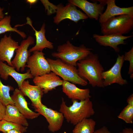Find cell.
Here are the masks:
<instances>
[{
	"label": "cell",
	"mask_w": 133,
	"mask_h": 133,
	"mask_svg": "<svg viewBox=\"0 0 133 133\" xmlns=\"http://www.w3.org/2000/svg\"><path fill=\"white\" fill-rule=\"evenodd\" d=\"M80 76L89 82L94 87L104 88L101 74L104 69L100 64L98 55L91 52L84 59L77 63Z\"/></svg>",
	"instance_id": "1"
},
{
	"label": "cell",
	"mask_w": 133,
	"mask_h": 133,
	"mask_svg": "<svg viewBox=\"0 0 133 133\" xmlns=\"http://www.w3.org/2000/svg\"><path fill=\"white\" fill-rule=\"evenodd\" d=\"M72 104L68 106L62 98L59 110L67 122L75 125L94 114L93 104L90 98L80 101L76 100H72Z\"/></svg>",
	"instance_id": "2"
},
{
	"label": "cell",
	"mask_w": 133,
	"mask_h": 133,
	"mask_svg": "<svg viewBox=\"0 0 133 133\" xmlns=\"http://www.w3.org/2000/svg\"><path fill=\"white\" fill-rule=\"evenodd\" d=\"M92 50L83 44L79 47L74 46L67 40L66 43L59 45L57 52L52 53L51 55L54 57L76 67L77 62L86 57L91 52Z\"/></svg>",
	"instance_id": "3"
},
{
	"label": "cell",
	"mask_w": 133,
	"mask_h": 133,
	"mask_svg": "<svg viewBox=\"0 0 133 133\" xmlns=\"http://www.w3.org/2000/svg\"><path fill=\"white\" fill-rule=\"evenodd\" d=\"M46 59L50 65L51 71L61 77L63 81L83 86L87 85V81L80 76L76 67L59 59H53L47 58Z\"/></svg>",
	"instance_id": "4"
},
{
	"label": "cell",
	"mask_w": 133,
	"mask_h": 133,
	"mask_svg": "<svg viewBox=\"0 0 133 133\" xmlns=\"http://www.w3.org/2000/svg\"><path fill=\"white\" fill-rule=\"evenodd\" d=\"M101 33L103 35H123L128 33L133 28V16L124 14L112 17L100 23Z\"/></svg>",
	"instance_id": "5"
},
{
	"label": "cell",
	"mask_w": 133,
	"mask_h": 133,
	"mask_svg": "<svg viewBox=\"0 0 133 133\" xmlns=\"http://www.w3.org/2000/svg\"><path fill=\"white\" fill-rule=\"evenodd\" d=\"M42 51H34L29 57L26 66L29 68L33 77L40 76L51 72L49 64Z\"/></svg>",
	"instance_id": "6"
},
{
	"label": "cell",
	"mask_w": 133,
	"mask_h": 133,
	"mask_svg": "<svg viewBox=\"0 0 133 133\" xmlns=\"http://www.w3.org/2000/svg\"><path fill=\"white\" fill-rule=\"evenodd\" d=\"M57 6L56 14L53 17V22L57 24L66 19L77 23L80 20L88 18L85 14L78 10L76 6L69 2L65 6L62 3Z\"/></svg>",
	"instance_id": "7"
},
{
	"label": "cell",
	"mask_w": 133,
	"mask_h": 133,
	"mask_svg": "<svg viewBox=\"0 0 133 133\" xmlns=\"http://www.w3.org/2000/svg\"><path fill=\"white\" fill-rule=\"evenodd\" d=\"M34 43V38L29 36L21 42L16 50V55L12 60L11 63L17 72L20 71L22 72L24 70L28 58L31 56V53L28 50V48Z\"/></svg>",
	"instance_id": "8"
},
{
	"label": "cell",
	"mask_w": 133,
	"mask_h": 133,
	"mask_svg": "<svg viewBox=\"0 0 133 133\" xmlns=\"http://www.w3.org/2000/svg\"><path fill=\"white\" fill-rule=\"evenodd\" d=\"M123 57V55L118 54L116 62L112 67L102 72L101 77L104 87L114 83L122 85L127 83V81L123 79L121 74V69L124 61Z\"/></svg>",
	"instance_id": "9"
},
{
	"label": "cell",
	"mask_w": 133,
	"mask_h": 133,
	"mask_svg": "<svg viewBox=\"0 0 133 133\" xmlns=\"http://www.w3.org/2000/svg\"><path fill=\"white\" fill-rule=\"evenodd\" d=\"M35 109L36 112L46 119L49 123L48 128L49 131L54 133L61 129L64 118L62 113L48 108L42 103Z\"/></svg>",
	"instance_id": "10"
},
{
	"label": "cell",
	"mask_w": 133,
	"mask_h": 133,
	"mask_svg": "<svg viewBox=\"0 0 133 133\" xmlns=\"http://www.w3.org/2000/svg\"><path fill=\"white\" fill-rule=\"evenodd\" d=\"M96 2H90L86 0H69L68 2L77 6L83 10L88 18L98 20L100 15L103 13L104 6L106 5L105 0H98Z\"/></svg>",
	"instance_id": "11"
},
{
	"label": "cell",
	"mask_w": 133,
	"mask_h": 133,
	"mask_svg": "<svg viewBox=\"0 0 133 133\" xmlns=\"http://www.w3.org/2000/svg\"><path fill=\"white\" fill-rule=\"evenodd\" d=\"M33 81L35 85L42 88L44 93L46 94L55 89L57 87L62 85L63 80L51 71L49 73L34 77Z\"/></svg>",
	"instance_id": "12"
},
{
	"label": "cell",
	"mask_w": 133,
	"mask_h": 133,
	"mask_svg": "<svg viewBox=\"0 0 133 133\" xmlns=\"http://www.w3.org/2000/svg\"><path fill=\"white\" fill-rule=\"evenodd\" d=\"M19 46L18 42L10 35L5 34L0 40V61L6 62L8 65L12 66L11 63L15 51Z\"/></svg>",
	"instance_id": "13"
},
{
	"label": "cell",
	"mask_w": 133,
	"mask_h": 133,
	"mask_svg": "<svg viewBox=\"0 0 133 133\" xmlns=\"http://www.w3.org/2000/svg\"><path fill=\"white\" fill-rule=\"evenodd\" d=\"M9 76L12 77L17 83L18 89H20L23 82L28 79L34 77L28 69L25 73L17 72L13 66H11L0 61V77L5 80H7Z\"/></svg>",
	"instance_id": "14"
},
{
	"label": "cell",
	"mask_w": 133,
	"mask_h": 133,
	"mask_svg": "<svg viewBox=\"0 0 133 133\" xmlns=\"http://www.w3.org/2000/svg\"><path fill=\"white\" fill-rule=\"evenodd\" d=\"M24 96L20 90L16 88L11 96L14 105L27 119H32L37 118L40 114L29 108Z\"/></svg>",
	"instance_id": "15"
},
{
	"label": "cell",
	"mask_w": 133,
	"mask_h": 133,
	"mask_svg": "<svg viewBox=\"0 0 133 133\" xmlns=\"http://www.w3.org/2000/svg\"><path fill=\"white\" fill-rule=\"evenodd\" d=\"M107 5L105 11L101 14L99 19L100 23L104 22L109 18L116 16L124 14L133 16V7L121 8L117 6L115 0H105Z\"/></svg>",
	"instance_id": "16"
},
{
	"label": "cell",
	"mask_w": 133,
	"mask_h": 133,
	"mask_svg": "<svg viewBox=\"0 0 133 133\" xmlns=\"http://www.w3.org/2000/svg\"><path fill=\"white\" fill-rule=\"evenodd\" d=\"M133 36H124L113 34L100 35L94 34L93 37L100 45L110 47L113 48L116 52H118L120 50L118 46L121 44H125L126 43L124 40Z\"/></svg>",
	"instance_id": "17"
},
{
	"label": "cell",
	"mask_w": 133,
	"mask_h": 133,
	"mask_svg": "<svg viewBox=\"0 0 133 133\" xmlns=\"http://www.w3.org/2000/svg\"><path fill=\"white\" fill-rule=\"evenodd\" d=\"M19 90L30 99L35 109L42 103L41 99L44 93L43 89L39 86L31 85L29 81L25 80L23 82Z\"/></svg>",
	"instance_id": "18"
},
{
	"label": "cell",
	"mask_w": 133,
	"mask_h": 133,
	"mask_svg": "<svg viewBox=\"0 0 133 133\" xmlns=\"http://www.w3.org/2000/svg\"><path fill=\"white\" fill-rule=\"evenodd\" d=\"M26 23L24 24H28L31 26L35 31L34 35L35 36L36 44L35 46L30 49L29 51L30 52L37 51H42L43 50L47 48L50 49L54 48L53 43L48 40L46 37L45 33V24L43 23L40 30L37 31L36 30L32 25V22L31 19L27 17L26 18Z\"/></svg>",
	"instance_id": "19"
},
{
	"label": "cell",
	"mask_w": 133,
	"mask_h": 133,
	"mask_svg": "<svg viewBox=\"0 0 133 133\" xmlns=\"http://www.w3.org/2000/svg\"><path fill=\"white\" fill-rule=\"evenodd\" d=\"M62 85L63 92L71 100H83L91 97L89 88L81 89L74 84L64 81Z\"/></svg>",
	"instance_id": "20"
},
{
	"label": "cell",
	"mask_w": 133,
	"mask_h": 133,
	"mask_svg": "<svg viewBox=\"0 0 133 133\" xmlns=\"http://www.w3.org/2000/svg\"><path fill=\"white\" fill-rule=\"evenodd\" d=\"M6 110L4 119L27 127L29 124L27 119L19 111L14 105L6 106Z\"/></svg>",
	"instance_id": "21"
},
{
	"label": "cell",
	"mask_w": 133,
	"mask_h": 133,
	"mask_svg": "<svg viewBox=\"0 0 133 133\" xmlns=\"http://www.w3.org/2000/svg\"><path fill=\"white\" fill-rule=\"evenodd\" d=\"M96 122L93 119H84L75 125L72 133H93Z\"/></svg>",
	"instance_id": "22"
},
{
	"label": "cell",
	"mask_w": 133,
	"mask_h": 133,
	"mask_svg": "<svg viewBox=\"0 0 133 133\" xmlns=\"http://www.w3.org/2000/svg\"><path fill=\"white\" fill-rule=\"evenodd\" d=\"M11 17L6 16L0 20V34L8 32H16L23 38L26 37V35L24 32L18 30L16 27H12L10 24Z\"/></svg>",
	"instance_id": "23"
},
{
	"label": "cell",
	"mask_w": 133,
	"mask_h": 133,
	"mask_svg": "<svg viewBox=\"0 0 133 133\" xmlns=\"http://www.w3.org/2000/svg\"><path fill=\"white\" fill-rule=\"evenodd\" d=\"M14 90L13 87L4 85L0 79V102L5 106L9 104L14 105L10 94V91Z\"/></svg>",
	"instance_id": "24"
},
{
	"label": "cell",
	"mask_w": 133,
	"mask_h": 133,
	"mask_svg": "<svg viewBox=\"0 0 133 133\" xmlns=\"http://www.w3.org/2000/svg\"><path fill=\"white\" fill-rule=\"evenodd\" d=\"M27 127L3 119L0 121V131L7 133L14 129H18L24 133L27 131Z\"/></svg>",
	"instance_id": "25"
},
{
	"label": "cell",
	"mask_w": 133,
	"mask_h": 133,
	"mask_svg": "<svg viewBox=\"0 0 133 133\" xmlns=\"http://www.w3.org/2000/svg\"><path fill=\"white\" fill-rule=\"evenodd\" d=\"M127 103V105L123 108L117 117L126 123L132 124L133 120V103Z\"/></svg>",
	"instance_id": "26"
},
{
	"label": "cell",
	"mask_w": 133,
	"mask_h": 133,
	"mask_svg": "<svg viewBox=\"0 0 133 133\" xmlns=\"http://www.w3.org/2000/svg\"><path fill=\"white\" fill-rule=\"evenodd\" d=\"M123 59L124 61L129 62L130 65L128 74L130 75L131 79L133 78V47L128 52H126L123 55Z\"/></svg>",
	"instance_id": "27"
},
{
	"label": "cell",
	"mask_w": 133,
	"mask_h": 133,
	"mask_svg": "<svg viewBox=\"0 0 133 133\" xmlns=\"http://www.w3.org/2000/svg\"><path fill=\"white\" fill-rule=\"evenodd\" d=\"M41 1L44 6L46 10H47L48 15H50L56 12L57 6L50 2L48 0H41Z\"/></svg>",
	"instance_id": "28"
},
{
	"label": "cell",
	"mask_w": 133,
	"mask_h": 133,
	"mask_svg": "<svg viewBox=\"0 0 133 133\" xmlns=\"http://www.w3.org/2000/svg\"><path fill=\"white\" fill-rule=\"evenodd\" d=\"M6 106L0 102V121L3 119L6 110Z\"/></svg>",
	"instance_id": "29"
},
{
	"label": "cell",
	"mask_w": 133,
	"mask_h": 133,
	"mask_svg": "<svg viewBox=\"0 0 133 133\" xmlns=\"http://www.w3.org/2000/svg\"><path fill=\"white\" fill-rule=\"evenodd\" d=\"M93 133H111L107 128L103 126L101 128L95 131Z\"/></svg>",
	"instance_id": "30"
},
{
	"label": "cell",
	"mask_w": 133,
	"mask_h": 133,
	"mask_svg": "<svg viewBox=\"0 0 133 133\" xmlns=\"http://www.w3.org/2000/svg\"><path fill=\"white\" fill-rule=\"evenodd\" d=\"M119 133H133V130L131 128H126Z\"/></svg>",
	"instance_id": "31"
},
{
	"label": "cell",
	"mask_w": 133,
	"mask_h": 133,
	"mask_svg": "<svg viewBox=\"0 0 133 133\" xmlns=\"http://www.w3.org/2000/svg\"><path fill=\"white\" fill-rule=\"evenodd\" d=\"M4 8L0 7V20L2 19L4 17V14L3 13Z\"/></svg>",
	"instance_id": "32"
},
{
	"label": "cell",
	"mask_w": 133,
	"mask_h": 133,
	"mask_svg": "<svg viewBox=\"0 0 133 133\" xmlns=\"http://www.w3.org/2000/svg\"><path fill=\"white\" fill-rule=\"evenodd\" d=\"M7 133H23L18 129H14L8 131Z\"/></svg>",
	"instance_id": "33"
},
{
	"label": "cell",
	"mask_w": 133,
	"mask_h": 133,
	"mask_svg": "<svg viewBox=\"0 0 133 133\" xmlns=\"http://www.w3.org/2000/svg\"><path fill=\"white\" fill-rule=\"evenodd\" d=\"M38 1L37 0H26V2L31 5L32 4H34L36 3Z\"/></svg>",
	"instance_id": "34"
}]
</instances>
